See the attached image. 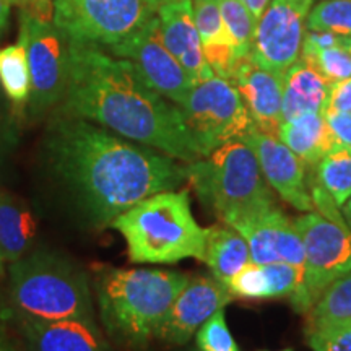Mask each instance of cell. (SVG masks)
<instances>
[{
    "label": "cell",
    "mask_w": 351,
    "mask_h": 351,
    "mask_svg": "<svg viewBox=\"0 0 351 351\" xmlns=\"http://www.w3.org/2000/svg\"><path fill=\"white\" fill-rule=\"evenodd\" d=\"M44 150L52 176L96 226L187 181L179 160L69 114L49 125Z\"/></svg>",
    "instance_id": "1"
},
{
    "label": "cell",
    "mask_w": 351,
    "mask_h": 351,
    "mask_svg": "<svg viewBox=\"0 0 351 351\" xmlns=\"http://www.w3.org/2000/svg\"><path fill=\"white\" fill-rule=\"evenodd\" d=\"M62 111L174 160L204 158L181 108L148 86L134 64L98 46L72 41Z\"/></svg>",
    "instance_id": "2"
},
{
    "label": "cell",
    "mask_w": 351,
    "mask_h": 351,
    "mask_svg": "<svg viewBox=\"0 0 351 351\" xmlns=\"http://www.w3.org/2000/svg\"><path fill=\"white\" fill-rule=\"evenodd\" d=\"M95 296L104 328L127 346H143L158 337L166 314L189 276L179 271L96 267Z\"/></svg>",
    "instance_id": "3"
},
{
    "label": "cell",
    "mask_w": 351,
    "mask_h": 351,
    "mask_svg": "<svg viewBox=\"0 0 351 351\" xmlns=\"http://www.w3.org/2000/svg\"><path fill=\"white\" fill-rule=\"evenodd\" d=\"M125 239L134 263L204 262L208 228L192 213L189 191H165L147 197L111 223Z\"/></svg>",
    "instance_id": "4"
},
{
    "label": "cell",
    "mask_w": 351,
    "mask_h": 351,
    "mask_svg": "<svg viewBox=\"0 0 351 351\" xmlns=\"http://www.w3.org/2000/svg\"><path fill=\"white\" fill-rule=\"evenodd\" d=\"M8 265L10 304L20 317L95 320L88 276L64 254L38 249Z\"/></svg>",
    "instance_id": "5"
},
{
    "label": "cell",
    "mask_w": 351,
    "mask_h": 351,
    "mask_svg": "<svg viewBox=\"0 0 351 351\" xmlns=\"http://www.w3.org/2000/svg\"><path fill=\"white\" fill-rule=\"evenodd\" d=\"M187 181L205 208L226 223L236 215L275 202L256 153L243 138L186 165Z\"/></svg>",
    "instance_id": "6"
},
{
    "label": "cell",
    "mask_w": 351,
    "mask_h": 351,
    "mask_svg": "<svg viewBox=\"0 0 351 351\" xmlns=\"http://www.w3.org/2000/svg\"><path fill=\"white\" fill-rule=\"evenodd\" d=\"M179 108L204 158L256 127L238 88L217 75L192 86Z\"/></svg>",
    "instance_id": "7"
},
{
    "label": "cell",
    "mask_w": 351,
    "mask_h": 351,
    "mask_svg": "<svg viewBox=\"0 0 351 351\" xmlns=\"http://www.w3.org/2000/svg\"><path fill=\"white\" fill-rule=\"evenodd\" d=\"M155 10L147 0H52V23L73 43L111 49L138 32Z\"/></svg>",
    "instance_id": "8"
},
{
    "label": "cell",
    "mask_w": 351,
    "mask_h": 351,
    "mask_svg": "<svg viewBox=\"0 0 351 351\" xmlns=\"http://www.w3.org/2000/svg\"><path fill=\"white\" fill-rule=\"evenodd\" d=\"M19 41L28 54L32 73L28 109L33 117H39L57 104H62L67 93L72 39L52 21L23 12Z\"/></svg>",
    "instance_id": "9"
},
{
    "label": "cell",
    "mask_w": 351,
    "mask_h": 351,
    "mask_svg": "<svg viewBox=\"0 0 351 351\" xmlns=\"http://www.w3.org/2000/svg\"><path fill=\"white\" fill-rule=\"evenodd\" d=\"M293 221L304 247V282L293 307L307 314L335 280L351 271V232L346 223L341 225L315 212H306Z\"/></svg>",
    "instance_id": "10"
},
{
    "label": "cell",
    "mask_w": 351,
    "mask_h": 351,
    "mask_svg": "<svg viewBox=\"0 0 351 351\" xmlns=\"http://www.w3.org/2000/svg\"><path fill=\"white\" fill-rule=\"evenodd\" d=\"M311 8L313 0H270L257 21L249 59L258 67L285 77L301 57Z\"/></svg>",
    "instance_id": "11"
},
{
    "label": "cell",
    "mask_w": 351,
    "mask_h": 351,
    "mask_svg": "<svg viewBox=\"0 0 351 351\" xmlns=\"http://www.w3.org/2000/svg\"><path fill=\"white\" fill-rule=\"evenodd\" d=\"M106 52L134 64L148 86L178 106L194 86L186 70L163 43L156 13L138 32Z\"/></svg>",
    "instance_id": "12"
},
{
    "label": "cell",
    "mask_w": 351,
    "mask_h": 351,
    "mask_svg": "<svg viewBox=\"0 0 351 351\" xmlns=\"http://www.w3.org/2000/svg\"><path fill=\"white\" fill-rule=\"evenodd\" d=\"M223 225L234 228L247 241L251 262L261 265L285 262L304 269V247L300 231L276 202L236 215Z\"/></svg>",
    "instance_id": "13"
},
{
    "label": "cell",
    "mask_w": 351,
    "mask_h": 351,
    "mask_svg": "<svg viewBox=\"0 0 351 351\" xmlns=\"http://www.w3.org/2000/svg\"><path fill=\"white\" fill-rule=\"evenodd\" d=\"M243 140L256 153L265 181L280 199L300 212H314L306 182V165L275 135L254 127Z\"/></svg>",
    "instance_id": "14"
},
{
    "label": "cell",
    "mask_w": 351,
    "mask_h": 351,
    "mask_svg": "<svg viewBox=\"0 0 351 351\" xmlns=\"http://www.w3.org/2000/svg\"><path fill=\"white\" fill-rule=\"evenodd\" d=\"M230 289L215 276L189 278L179 293L158 332V339L169 345H184L197 333L202 324L232 301Z\"/></svg>",
    "instance_id": "15"
},
{
    "label": "cell",
    "mask_w": 351,
    "mask_h": 351,
    "mask_svg": "<svg viewBox=\"0 0 351 351\" xmlns=\"http://www.w3.org/2000/svg\"><path fill=\"white\" fill-rule=\"evenodd\" d=\"M161 38L171 54L179 60L194 85L215 73L204 56V46L195 26L192 0H171L156 10Z\"/></svg>",
    "instance_id": "16"
},
{
    "label": "cell",
    "mask_w": 351,
    "mask_h": 351,
    "mask_svg": "<svg viewBox=\"0 0 351 351\" xmlns=\"http://www.w3.org/2000/svg\"><path fill=\"white\" fill-rule=\"evenodd\" d=\"M283 78L278 73L258 67L249 57H244L238 62L231 80L238 88L254 125L275 137L282 124Z\"/></svg>",
    "instance_id": "17"
},
{
    "label": "cell",
    "mask_w": 351,
    "mask_h": 351,
    "mask_svg": "<svg viewBox=\"0 0 351 351\" xmlns=\"http://www.w3.org/2000/svg\"><path fill=\"white\" fill-rule=\"evenodd\" d=\"M29 351H114L96 320H36L20 317Z\"/></svg>",
    "instance_id": "18"
},
{
    "label": "cell",
    "mask_w": 351,
    "mask_h": 351,
    "mask_svg": "<svg viewBox=\"0 0 351 351\" xmlns=\"http://www.w3.org/2000/svg\"><path fill=\"white\" fill-rule=\"evenodd\" d=\"M328 91L330 83L300 57L283 78L282 122L302 114L324 112Z\"/></svg>",
    "instance_id": "19"
},
{
    "label": "cell",
    "mask_w": 351,
    "mask_h": 351,
    "mask_svg": "<svg viewBox=\"0 0 351 351\" xmlns=\"http://www.w3.org/2000/svg\"><path fill=\"white\" fill-rule=\"evenodd\" d=\"M276 137L309 168H315V165L328 152L339 147L328 129L324 112L302 114L283 121L278 127Z\"/></svg>",
    "instance_id": "20"
},
{
    "label": "cell",
    "mask_w": 351,
    "mask_h": 351,
    "mask_svg": "<svg viewBox=\"0 0 351 351\" xmlns=\"http://www.w3.org/2000/svg\"><path fill=\"white\" fill-rule=\"evenodd\" d=\"M38 221L23 202L0 191V256L12 263L32 252Z\"/></svg>",
    "instance_id": "21"
},
{
    "label": "cell",
    "mask_w": 351,
    "mask_h": 351,
    "mask_svg": "<svg viewBox=\"0 0 351 351\" xmlns=\"http://www.w3.org/2000/svg\"><path fill=\"white\" fill-rule=\"evenodd\" d=\"M204 262L212 270V276L226 285L244 265L251 262L247 241L234 228L228 225L208 228Z\"/></svg>",
    "instance_id": "22"
},
{
    "label": "cell",
    "mask_w": 351,
    "mask_h": 351,
    "mask_svg": "<svg viewBox=\"0 0 351 351\" xmlns=\"http://www.w3.org/2000/svg\"><path fill=\"white\" fill-rule=\"evenodd\" d=\"M351 327V271L328 287L307 311V333Z\"/></svg>",
    "instance_id": "23"
},
{
    "label": "cell",
    "mask_w": 351,
    "mask_h": 351,
    "mask_svg": "<svg viewBox=\"0 0 351 351\" xmlns=\"http://www.w3.org/2000/svg\"><path fill=\"white\" fill-rule=\"evenodd\" d=\"M0 90L16 109L28 106L32 96V73L28 54L20 41L0 49Z\"/></svg>",
    "instance_id": "24"
},
{
    "label": "cell",
    "mask_w": 351,
    "mask_h": 351,
    "mask_svg": "<svg viewBox=\"0 0 351 351\" xmlns=\"http://www.w3.org/2000/svg\"><path fill=\"white\" fill-rule=\"evenodd\" d=\"M315 182L337 205L351 197V148L337 147L315 165Z\"/></svg>",
    "instance_id": "25"
},
{
    "label": "cell",
    "mask_w": 351,
    "mask_h": 351,
    "mask_svg": "<svg viewBox=\"0 0 351 351\" xmlns=\"http://www.w3.org/2000/svg\"><path fill=\"white\" fill-rule=\"evenodd\" d=\"M217 3L236 52L239 59H244L251 52L257 21L243 0H217Z\"/></svg>",
    "instance_id": "26"
},
{
    "label": "cell",
    "mask_w": 351,
    "mask_h": 351,
    "mask_svg": "<svg viewBox=\"0 0 351 351\" xmlns=\"http://www.w3.org/2000/svg\"><path fill=\"white\" fill-rule=\"evenodd\" d=\"M301 59L317 70L328 83L351 77V56L343 46L315 47L302 41Z\"/></svg>",
    "instance_id": "27"
},
{
    "label": "cell",
    "mask_w": 351,
    "mask_h": 351,
    "mask_svg": "<svg viewBox=\"0 0 351 351\" xmlns=\"http://www.w3.org/2000/svg\"><path fill=\"white\" fill-rule=\"evenodd\" d=\"M306 28L351 38V0H322L311 8Z\"/></svg>",
    "instance_id": "28"
},
{
    "label": "cell",
    "mask_w": 351,
    "mask_h": 351,
    "mask_svg": "<svg viewBox=\"0 0 351 351\" xmlns=\"http://www.w3.org/2000/svg\"><path fill=\"white\" fill-rule=\"evenodd\" d=\"M228 289L234 298H247V300H265L271 298L270 276L265 265L249 262L226 283Z\"/></svg>",
    "instance_id": "29"
},
{
    "label": "cell",
    "mask_w": 351,
    "mask_h": 351,
    "mask_svg": "<svg viewBox=\"0 0 351 351\" xmlns=\"http://www.w3.org/2000/svg\"><path fill=\"white\" fill-rule=\"evenodd\" d=\"M199 351H239L226 324L225 309H219L202 324L195 333Z\"/></svg>",
    "instance_id": "30"
},
{
    "label": "cell",
    "mask_w": 351,
    "mask_h": 351,
    "mask_svg": "<svg viewBox=\"0 0 351 351\" xmlns=\"http://www.w3.org/2000/svg\"><path fill=\"white\" fill-rule=\"evenodd\" d=\"M307 340L313 351H351V327L307 333Z\"/></svg>",
    "instance_id": "31"
},
{
    "label": "cell",
    "mask_w": 351,
    "mask_h": 351,
    "mask_svg": "<svg viewBox=\"0 0 351 351\" xmlns=\"http://www.w3.org/2000/svg\"><path fill=\"white\" fill-rule=\"evenodd\" d=\"M328 129H330L333 138L339 147L351 148V114L332 111L326 109L324 111Z\"/></svg>",
    "instance_id": "32"
},
{
    "label": "cell",
    "mask_w": 351,
    "mask_h": 351,
    "mask_svg": "<svg viewBox=\"0 0 351 351\" xmlns=\"http://www.w3.org/2000/svg\"><path fill=\"white\" fill-rule=\"evenodd\" d=\"M326 109L351 114V77L345 78V80L330 83V91H328Z\"/></svg>",
    "instance_id": "33"
},
{
    "label": "cell",
    "mask_w": 351,
    "mask_h": 351,
    "mask_svg": "<svg viewBox=\"0 0 351 351\" xmlns=\"http://www.w3.org/2000/svg\"><path fill=\"white\" fill-rule=\"evenodd\" d=\"M15 140V129H13L10 111H8L5 101L0 96V161L5 160V156L12 152Z\"/></svg>",
    "instance_id": "34"
},
{
    "label": "cell",
    "mask_w": 351,
    "mask_h": 351,
    "mask_svg": "<svg viewBox=\"0 0 351 351\" xmlns=\"http://www.w3.org/2000/svg\"><path fill=\"white\" fill-rule=\"evenodd\" d=\"M10 5L20 7L25 13L52 21V0H7Z\"/></svg>",
    "instance_id": "35"
},
{
    "label": "cell",
    "mask_w": 351,
    "mask_h": 351,
    "mask_svg": "<svg viewBox=\"0 0 351 351\" xmlns=\"http://www.w3.org/2000/svg\"><path fill=\"white\" fill-rule=\"evenodd\" d=\"M243 2L245 3V7L249 8V12L252 13L254 20L258 21L263 15V12H265V8L269 7L270 0H243Z\"/></svg>",
    "instance_id": "36"
},
{
    "label": "cell",
    "mask_w": 351,
    "mask_h": 351,
    "mask_svg": "<svg viewBox=\"0 0 351 351\" xmlns=\"http://www.w3.org/2000/svg\"><path fill=\"white\" fill-rule=\"evenodd\" d=\"M8 15H10V3L7 0H0V32L5 28Z\"/></svg>",
    "instance_id": "37"
},
{
    "label": "cell",
    "mask_w": 351,
    "mask_h": 351,
    "mask_svg": "<svg viewBox=\"0 0 351 351\" xmlns=\"http://www.w3.org/2000/svg\"><path fill=\"white\" fill-rule=\"evenodd\" d=\"M0 351H15L10 341H8L5 333L2 332V328H0Z\"/></svg>",
    "instance_id": "38"
},
{
    "label": "cell",
    "mask_w": 351,
    "mask_h": 351,
    "mask_svg": "<svg viewBox=\"0 0 351 351\" xmlns=\"http://www.w3.org/2000/svg\"><path fill=\"white\" fill-rule=\"evenodd\" d=\"M168 2H171V0H147L148 5H150L155 12H156L158 8H160L161 5H163V3H168Z\"/></svg>",
    "instance_id": "39"
},
{
    "label": "cell",
    "mask_w": 351,
    "mask_h": 351,
    "mask_svg": "<svg viewBox=\"0 0 351 351\" xmlns=\"http://www.w3.org/2000/svg\"><path fill=\"white\" fill-rule=\"evenodd\" d=\"M343 47L350 52V56H351V38L343 36Z\"/></svg>",
    "instance_id": "40"
},
{
    "label": "cell",
    "mask_w": 351,
    "mask_h": 351,
    "mask_svg": "<svg viewBox=\"0 0 351 351\" xmlns=\"http://www.w3.org/2000/svg\"><path fill=\"white\" fill-rule=\"evenodd\" d=\"M345 215H350L351 217V197L346 200V204H345Z\"/></svg>",
    "instance_id": "41"
},
{
    "label": "cell",
    "mask_w": 351,
    "mask_h": 351,
    "mask_svg": "<svg viewBox=\"0 0 351 351\" xmlns=\"http://www.w3.org/2000/svg\"><path fill=\"white\" fill-rule=\"evenodd\" d=\"M3 267H5V262H3L2 256H0V276L3 275Z\"/></svg>",
    "instance_id": "42"
},
{
    "label": "cell",
    "mask_w": 351,
    "mask_h": 351,
    "mask_svg": "<svg viewBox=\"0 0 351 351\" xmlns=\"http://www.w3.org/2000/svg\"><path fill=\"white\" fill-rule=\"evenodd\" d=\"M280 351H293V350H280Z\"/></svg>",
    "instance_id": "43"
}]
</instances>
